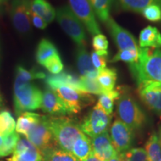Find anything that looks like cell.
<instances>
[{
  "label": "cell",
  "instance_id": "24",
  "mask_svg": "<svg viewBox=\"0 0 161 161\" xmlns=\"http://www.w3.org/2000/svg\"><path fill=\"white\" fill-rule=\"evenodd\" d=\"M148 161H161V145L159 136L153 133L145 146Z\"/></svg>",
  "mask_w": 161,
  "mask_h": 161
},
{
  "label": "cell",
  "instance_id": "23",
  "mask_svg": "<svg viewBox=\"0 0 161 161\" xmlns=\"http://www.w3.org/2000/svg\"><path fill=\"white\" fill-rule=\"evenodd\" d=\"M121 8L125 11L142 13L145 8L152 5L161 7V0H117Z\"/></svg>",
  "mask_w": 161,
  "mask_h": 161
},
{
  "label": "cell",
  "instance_id": "18",
  "mask_svg": "<svg viewBox=\"0 0 161 161\" xmlns=\"http://www.w3.org/2000/svg\"><path fill=\"white\" fill-rule=\"evenodd\" d=\"M76 60H77L78 71L81 76L92 78V79H97L98 71L92 64L91 56H90L85 48H78L76 55Z\"/></svg>",
  "mask_w": 161,
  "mask_h": 161
},
{
  "label": "cell",
  "instance_id": "35",
  "mask_svg": "<svg viewBox=\"0 0 161 161\" xmlns=\"http://www.w3.org/2000/svg\"><path fill=\"white\" fill-rule=\"evenodd\" d=\"M92 47L98 55L108 57V41L106 37L102 34L96 35L92 39Z\"/></svg>",
  "mask_w": 161,
  "mask_h": 161
},
{
  "label": "cell",
  "instance_id": "19",
  "mask_svg": "<svg viewBox=\"0 0 161 161\" xmlns=\"http://www.w3.org/2000/svg\"><path fill=\"white\" fill-rule=\"evenodd\" d=\"M140 48L152 47L158 49L161 47V34L155 27L148 25L141 31L139 38Z\"/></svg>",
  "mask_w": 161,
  "mask_h": 161
},
{
  "label": "cell",
  "instance_id": "38",
  "mask_svg": "<svg viewBox=\"0 0 161 161\" xmlns=\"http://www.w3.org/2000/svg\"><path fill=\"white\" fill-rule=\"evenodd\" d=\"M91 59L93 66L98 72L105 69L107 64V57L104 55H98L94 51L91 53Z\"/></svg>",
  "mask_w": 161,
  "mask_h": 161
},
{
  "label": "cell",
  "instance_id": "36",
  "mask_svg": "<svg viewBox=\"0 0 161 161\" xmlns=\"http://www.w3.org/2000/svg\"><path fill=\"white\" fill-rule=\"evenodd\" d=\"M43 66L49 70L52 75H58L64 69V65L59 55H56L53 57L46 60L43 64Z\"/></svg>",
  "mask_w": 161,
  "mask_h": 161
},
{
  "label": "cell",
  "instance_id": "15",
  "mask_svg": "<svg viewBox=\"0 0 161 161\" xmlns=\"http://www.w3.org/2000/svg\"><path fill=\"white\" fill-rule=\"evenodd\" d=\"M91 144L94 154L104 161H108L119 154L112 143L108 131L91 138Z\"/></svg>",
  "mask_w": 161,
  "mask_h": 161
},
{
  "label": "cell",
  "instance_id": "10",
  "mask_svg": "<svg viewBox=\"0 0 161 161\" xmlns=\"http://www.w3.org/2000/svg\"><path fill=\"white\" fill-rule=\"evenodd\" d=\"M110 136L114 148L119 154L130 149L134 142V130L121 120H115L110 127Z\"/></svg>",
  "mask_w": 161,
  "mask_h": 161
},
{
  "label": "cell",
  "instance_id": "9",
  "mask_svg": "<svg viewBox=\"0 0 161 161\" xmlns=\"http://www.w3.org/2000/svg\"><path fill=\"white\" fill-rule=\"evenodd\" d=\"M70 8L76 17L84 24L90 35H96L101 34L95 13L89 0H69Z\"/></svg>",
  "mask_w": 161,
  "mask_h": 161
},
{
  "label": "cell",
  "instance_id": "5",
  "mask_svg": "<svg viewBox=\"0 0 161 161\" xmlns=\"http://www.w3.org/2000/svg\"><path fill=\"white\" fill-rule=\"evenodd\" d=\"M56 18L64 31L72 38L79 47L86 45V34L81 22L76 17L69 6L58 9Z\"/></svg>",
  "mask_w": 161,
  "mask_h": 161
},
{
  "label": "cell",
  "instance_id": "21",
  "mask_svg": "<svg viewBox=\"0 0 161 161\" xmlns=\"http://www.w3.org/2000/svg\"><path fill=\"white\" fill-rule=\"evenodd\" d=\"M41 116L32 112H24L19 116L16 124V132L19 134L27 135L29 130L39 122Z\"/></svg>",
  "mask_w": 161,
  "mask_h": 161
},
{
  "label": "cell",
  "instance_id": "4",
  "mask_svg": "<svg viewBox=\"0 0 161 161\" xmlns=\"http://www.w3.org/2000/svg\"><path fill=\"white\" fill-rule=\"evenodd\" d=\"M120 120L133 130L140 129L146 122V116L136 101L128 94L120 96L117 102Z\"/></svg>",
  "mask_w": 161,
  "mask_h": 161
},
{
  "label": "cell",
  "instance_id": "8",
  "mask_svg": "<svg viewBox=\"0 0 161 161\" xmlns=\"http://www.w3.org/2000/svg\"><path fill=\"white\" fill-rule=\"evenodd\" d=\"M25 138L41 153L55 146V140L49 125V117L41 116L39 122L29 130Z\"/></svg>",
  "mask_w": 161,
  "mask_h": 161
},
{
  "label": "cell",
  "instance_id": "42",
  "mask_svg": "<svg viewBox=\"0 0 161 161\" xmlns=\"http://www.w3.org/2000/svg\"><path fill=\"white\" fill-rule=\"evenodd\" d=\"M3 137H2V136H0V150H1L2 148H3Z\"/></svg>",
  "mask_w": 161,
  "mask_h": 161
},
{
  "label": "cell",
  "instance_id": "12",
  "mask_svg": "<svg viewBox=\"0 0 161 161\" xmlns=\"http://www.w3.org/2000/svg\"><path fill=\"white\" fill-rule=\"evenodd\" d=\"M107 25L119 49L140 50V47L137 46L134 36L127 30L119 25L112 18H110L108 20Z\"/></svg>",
  "mask_w": 161,
  "mask_h": 161
},
{
  "label": "cell",
  "instance_id": "2",
  "mask_svg": "<svg viewBox=\"0 0 161 161\" xmlns=\"http://www.w3.org/2000/svg\"><path fill=\"white\" fill-rule=\"evenodd\" d=\"M43 92L31 80L16 74L14 85V104L17 115L35 110L41 107Z\"/></svg>",
  "mask_w": 161,
  "mask_h": 161
},
{
  "label": "cell",
  "instance_id": "17",
  "mask_svg": "<svg viewBox=\"0 0 161 161\" xmlns=\"http://www.w3.org/2000/svg\"><path fill=\"white\" fill-rule=\"evenodd\" d=\"M46 83L52 90L57 89L62 86H69L74 89L83 91L80 78H78L75 75L67 72H60L58 75H51L46 77Z\"/></svg>",
  "mask_w": 161,
  "mask_h": 161
},
{
  "label": "cell",
  "instance_id": "39",
  "mask_svg": "<svg viewBox=\"0 0 161 161\" xmlns=\"http://www.w3.org/2000/svg\"><path fill=\"white\" fill-rule=\"evenodd\" d=\"M31 23L33 25L37 27V29H46V26L48 25V23L44 20L43 18L40 17V16L36 14L31 12Z\"/></svg>",
  "mask_w": 161,
  "mask_h": 161
},
{
  "label": "cell",
  "instance_id": "13",
  "mask_svg": "<svg viewBox=\"0 0 161 161\" xmlns=\"http://www.w3.org/2000/svg\"><path fill=\"white\" fill-rule=\"evenodd\" d=\"M139 94L149 109L161 116V86L160 83H148L139 86Z\"/></svg>",
  "mask_w": 161,
  "mask_h": 161
},
{
  "label": "cell",
  "instance_id": "22",
  "mask_svg": "<svg viewBox=\"0 0 161 161\" xmlns=\"http://www.w3.org/2000/svg\"><path fill=\"white\" fill-rule=\"evenodd\" d=\"M31 10L33 13L43 18L48 24L52 23L56 17L55 10L46 0H33Z\"/></svg>",
  "mask_w": 161,
  "mask_h": 161
},
{
  "label": "cell",
  "instance_id": "37",
  "mask_svg": "<svg viewBox=\"0 0 161 161\" xmlns=\"http://www.w3.org/2000/svg\"><path fill=\"white\" fill-rule=\"evenodd\" d=\"M145 18L152 22H158L161 20V7L157 5H152L142 11Z\"/></svg>",
  "mask_w": 161,
  "mask_h": 161
},
{
  "label": "cell",
  "instance_id": "34",
  "mask_svg": "<svg viewBox=\"0 0 161 161\" xmlns=\"http://www.w3.org/2000/svg\"><path fill=\"white\" fill-rule=\"evenodd\" d=\"M122 161H148L146 150L143 148H130L122 154Z\"/></svg>",
  "mask_w": 161,
  "mask_h": 161
},
{
  "label": "cell",
  "instance_id": "28",
  "mask_svg": "<svg viewBox=\"0 0 161 161\" xmlns=\"http://www.w3.org/2000/svg\"><path fill=\"white\" fill-rule=\"evenodd\" d=\"M56 55H58V52L53 43L46 39L40 42L36 53V59L38 63L43 65L46 60Z\"/></svg>",
  "mask_w": 161,
  "mask_h": 161
},
{
  "label": "cell",
  "instance_id": "31",
  "mask_svg": "<svg viewBox=\"0 0 161 161\" xmlns=\"http://www.w3.org/2000/svg\"><path fill=\"white\" fill-rule=\"evenodd\" d=\"M16 128L14 119L8 110L0 112V136H7L14 132Z\"/></svg>",
  "mask_w": 161,
  "mask_h": 161
},
{
  "label": "cell",
  "instance_id": "30",
  "mask_svg": "<svg viewBox=\"0 0 161 161\" xmlns=\"http://www.w3.org/2000/svg\"><path fill=\"white\" fill-rule=\"evenodd\" d=\"M139 52L140 50H119L117 54L112 58L110 62H117V61H125L130 64V69L133 71L135 69L136 64L139 60Z\"/></svg>",
  "mask_w": 161,
  "mask_h": 161
},
{
  "label": "cell",
  "instance_id": "3",
  "mask_svg": "<svg viewBox=\"0 0 161 161\" xmlns=\"http://www.w3.org/2000/svg\"><path fill=\"white\" fill-rule=\"evenodd\" d=\"M49 125L55 143L61 149L72 152L74 142L83 133L80 125L71 119L60 116L49 117Z\"/></svg>",
  "mask_w": 161,
  "mask_h": 161
},
{
  "label": "cell",
  "instance_id": "40",
  "mask_svg": "<svg viewBox=\"0 0 161 161\" xmlns=\"http://www.w3.org/2000/svg\"><path fill=\"white\" fill-rule=\"evenodd\" d=\"M83 161H104V160H102L100 158H98L97 155H96V154L93 153V152H92L90 154V155Z\"/></svg>",
  "mask_w": 161,
  "mask_h": 161
},
{
  "label": "cell",
  "instance_id": "27",
  "mask_svg": "<svg viewBox=\"0 0 161 161\" xmlns=\"http://www.w3.org/2000/svg\"><path fill=\"white\" fill-rule=\"evenodd\" d=\"M43 161H79L71 152L52 147L42 153Z\"/></svg>",
  "mask_w": 161,
  "mask_h": 161
},
{
  "label": "cell",
  "instance_id": "11",
  "mask_svg": "<svg viewBox=\"0 0 161 161\" xmlns=\"http://www.w3.org/2000/svg\"><path fill=\"white\" fill-rule=\"evenodd\" d=\"M31 4L29 0H14L12 3V23L20 33H27L31 29Z\"/></svg>",
  "mask_w": 161,
  "mask_h": 161
},
{
  "label": "cell",
  "instance_id": "41",
  "mask_svg": "<svg viewBox=\"0 0 161 161\" xmlns=\"http://www.w3.org/2000/svg\"><path fill=\"white\" fill-rule=\"evenodd\" d=\"M108 161H122V157H121L120 154H118L117 155L113 157L112 158H110V160H108Z\"/></svg>",
  "mask_w": 161,
  "mask_h": 161
},
{
  "label": "cell",
  "instance_id": "20",
  "mask_svg": "<svg viewBox=\"0 0 161 161\" xmlns=\"http://www.w3.org/2000/svg\"><path fill=\"white\" fill-rule=\"evenodd\" d=\"M92 152L91 140L84 133L77 138L72 148V154L79 161H83Z\"/></svg>",
  "mask_w": 161,
  "mask_h": 161
},
{
  "label": "cell",
  "instance_id": "29",
  "mask_svg": "<svg viewBox=\"0 0 161 161\" xmlns=\"http://www.w3.org/2000/svg\"><path fill=\"white\" fill-rule=\"evenodd\" d=\"M114 0H89L94 13L102 23H107L110 19V12Z\"/></svg>",
  "mask_w": 161,
  "mask_h": 161
},
{
  "label": "cell",
  "instance_id": "16",
  "mask_svg": "<svg viewBox=\"0 0 161 161\" xmlns=\"http://www.w3.org/2000/svg\"><path fill=\"white\" fill-rule=\"evenodd\" d=\"M42 110L45 113L53 116H65L70 114L65 104L58 97L54 90L50 88L46 89L43 92L41 107Z\"/></svg>",
  "mask_w": 161,
  "mask_h": 161
},
{
  "label": "cell",
  "instance_id": "46",
  "mask_svg": "<svg viewBox=\"0 0 161 161\" xmlns=\"http://www.w3.org/2000/svg\"><path fill=\"white\" fill-rule=\"evenodd\" d=\"M160 86H161V83H160Z\"/></svg>",
  "mask_w": 161,
  "mask_h": 161
},
{
  "label": "cell",
  "instance_id": "32",
  "mask_svg": "<svg viewBox=\"0 0 161 161\" xmlns=\"http://www.w3.org/2000/svg\"><path fill=\"white\" fill-rule=\"evenodd\" d=\"M20 139L19 134L14 131L7 136L3 137V146L0 150V158L9 155L14 151L18 141Z\"/></svg>",
  "mask_w": 161,
  "mask_h": 161
},
{
  "label": "cell",
  "instance_id": "14",
  "mask_svg": "<svg viewBox=\"0 0 161 161\" xmlns=\"http://www.w3.org/2000/svg\"><path fill=\"white\" fill-rule=\"evenodd\" d=\"M7 161H43L42 153L26 138H20Z\"/></svg>",
  "mask_w": 161,
  "mask_h": 161
},
{
  "label": "cell",
  "instance_id": "6",
  "mask_svg": "<svg viewBox=\"0 0 161 161\" xmlns=\"http://www.w3.org/2000/svg\"><path fill=\"white\" fill-rule=\"evenodd\" d=\"M110 122L111 116L96 105L84 119L80 125V128L84 134L90 138H93L108 131Z\"/></svg>",
  "mask_w": 161,
  "mask_h": 161
},
{
  "label": "cell",
  "instance_id": "7",
  "mask_svg": "<svg viewBox=\"0 0 161 161\" xmlns=\"http://www.w3.org/2000/svg\"><path fill=\"white\" fill-rule=\"evenodd\" d=\"M70 114H77L84 107L93 102V98L87 92L80 91L69 86H62L54 90Z\"/></svg>",
  "mask_w": 161,
  "mask_h": 161
},
{
  "label": "cell",
  "instance_id": "1",
  "mask_svg": "<svg viewBox=\"0 0 161 161\" xmlns=\"http://www.w3.org/2000/svg\"><path fill=\"white\" fill-rule=\"evenodd\" d=\"M132 72L139 86L161 83V50L140 48L138 63Z\"/></svg>",
  "mask_w": 161,
  "mask_h": 161
},
{
  "label": "cell",
  "instance_id": "25",
  "mask_svg": "<svg viewBox=\"0 0 161 161\" xmlns=\"http://www.w3.org/2000/svg\"><path fill=\"white\" fill-rule=\"evenodd\" d=\"M117 73L114 69H105L98 72L97 81L105 92H110L114 90Z\"/></svg>",
  "mask_w": 161,
  "mask_h": 161
},
{
  "label": "cell",
  "instance_id": "43",
  "mask_svg": "<svg viewBox=\"0 0 161 161\" xmlns=\"http://www.w3.org/2000/svg\"><path fill=\"white\" fill-rule=\"evenodd\" d=\"M159 138H160V145H161V129L160 130V136H159Z\"/></svg>",
  "mask_w": 161,
  "mask_h": 161
},
{
  "label": "cell",
  "instance_id": "45",
  "mask_svg": "<svg viewBox=\"0 0 161 161\" xmlns=\"http://www.w3.org/2000/svg\"><path fill=\"white\" fill-rule=\"evenodd\" d=\"M1 105H2V99L1 98H0V107H1Z\"/></svg>",
  "mask_w": 161,
  "mask_h": 161
},
{
  "label": "cell",
  "instance_id": "26",
  "mask_svg": "<svg viewBox=\"0 0 161 161\" xmlns=\"http://www.w3.org/2000/svg\"><path fill=\"white\" fill-rule=\"evenodd\" d=\"M119 97L120 93L117 90H114L112 91L104 92L99 95L96 106L103 110L108 115L110 116L114 110V101L118 100Z\"/></svg>",
  "mask_w": 161,
  "mask_h": 161
},
{
  "label": "cell",
  "instance_id": "44",
  "mask_svg": "<svg viewBox=\"0 0 161 161\" xmlns=\"http://www.w3.org/2000/svg\"><path fill=\"white\" fill-rule=\"evenodd\" d=\"M5 0H0V4L4 3V2H5Z\"/></svg>",
  "mask_w": 161,
  "mask_h": 161
},
{
  "label": "cell",
  "instance_id": "33",
  "mask_svg": "<svg viewBox=\"0 0 161 161\" xmlns=\"http://www.w3.org/2000/svg\"><path fill=\"white\" fill-rule=\"evenodd\" d=\"M80 81L83 91L87 93L101 95V94L107 92L99 85L97 79H92V78L84 77V76H80Z\"/></svg>",
  "mask_w": 161,
  "mask_h": 161
}]
</instances>
